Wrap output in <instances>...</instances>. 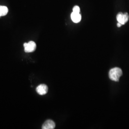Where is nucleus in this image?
Returning <instances> with one entry per match:
<instances>
[{
	"label": "nucleus",
	"mask_w": 129,
	"mask_h": 129,
	"mask_svg": "<svg viewBox=\"0 0 129 129\" xmlns=\"http://www.w3.org/2000/svg\"><path fill=\"white\" fill-rule=\"evenodd\" d=\"M122 75V71L119 68H114L111 69L109 73V78L114 81H119L120 78Z\"/></svg>",
	"instance_id": "obj_1"
},
{
	"label": "nucleus",
	"mask_w": 129,
	"mask_h": 129,
	"mask_svg": "<svg viewBox=\"0 0 129 129\" xmlns=\"http://www.w3.org/2000/svg\"><path fill=\"white\" fill-rule=\"evenodd\" d=\"M117 20L119 23L122 24V25H124L125 24V23L124 18V15L121 12L119 13L117 15Z\"/></svg>",
	"instance_id": "obj_6"
},
{
	"label": "nucleus",
	"mask_w": 129,
	"mask_h": 129,
	"mask_svg": "<svg viewBox=\"0 0 129 129\" xmlns=\"http://www.w3.org/2000/svg\"><path fill=\"white\" fill-rule=\"evenodd\" d=\"M73 12L80 13V8L78 6H75L73 8Z\"/></svg>",
	"instance_id": "obj_8"
},
{
	"label": "nucleus",
	"mask_w": 129,
	"mask_h": 129,
	"mask_svg": "<svg viewBox=\"0 0 129 129\" xmlns=\"http://www.w3.org/2000/svg\"><path fill=\"white\" fill-rule=\"evenodd\" d=\"M123 15H124L125 23H126L128 21V20H129V14H128L127 13H125L124 14H123Z\"/></svg>",
	"instance_id": "obj_9"
},
{
	"label": "nucleus",
	"mask_w": 129,
	"mask_h": 129,
	"mask_svg": "<svg viewBox=\"0 0 129 129\" xmlns=\"http://www.w3.org/2000/svg\"><path fill=\"white\" fill-rule=\"evenodd\" d=\"M117 26L118 27H120L121 25H122V24H121V23H117Z\"/></svg>",
	"instance_id": "obj_10"
},
{
	"label": "nucleus",
	"mask_w": 129,
	"mask_h": 129,
	"mask_svg": "<svg viewBox=\"0 0 129 129\" xmlns=\"http://www.w3.org/2000/svg\"><path fill=\"white\" fill-rule=\"evenodd\" d=\"M36 91L40 95H44L46 94L48 91V87L46 85L41 84L37 86Z\"/></svg>",
	"instance_id": "obj_3"
},
{
	"label": "nucleus",
	"mask_w": 129,
	"mask_h": 129,
	"mask_svg": "<svg viewBox=\"0 0 129 129\" xmlns=\"http://www.w3.org/2000/svg\"><path fill=\"white\" fill-rule=\"evenodd\" d=\"M24 51L26 53H30L35 51L36 49V44L33 41L29 42L27 43H25L23 44Z\"/></svg>",
	"instance_id": "obj_2"
},
{
	"label": "nucleus",
	"mask_w": 129,
	"mask_h": 129,
	"mask_svg": "<svg viewBox=\"0 0 129 129\" xmlns=\"http://www.w3.org/2000/svg\"><path fill=\"white\" fill-rule=\"evenodd\" d=\"M8 12V9L5 6H0V17L6 15Z\"/></svg>",
	"instance_id": "obj_7"
},
{
	"label": "nucleus",
	"mask_w": 129,
	"mask_h": 129,
	"mask_svg": "<svg viewBox=\"0 0 129 129\" xmlns=\"http://www.w3.org/2000/svg\"><path fill=\"white\" fill-rule=\"evenodd\" d=\"M71 18L75 23H78L81 20V15L80 13L72 12L71 14Z\"/></svg>",
	"instance_id": "obj_5"
},
{
	"label": "nucleus",
	"mask_w": 129,
	"mask_h": 129,
	"mask_svg": "<svg viewBox=\"0 0 129 129\" xmlns=\"http://www.w3.org/2000/svg\"><path fill=\"white\" fill-rule=\"evenodd\" d=\"M55 127V123L52 120H46L42 125L43 129H54Z\"/></svg>",
	"instance_id": "obj_4"
}]
</instances>
